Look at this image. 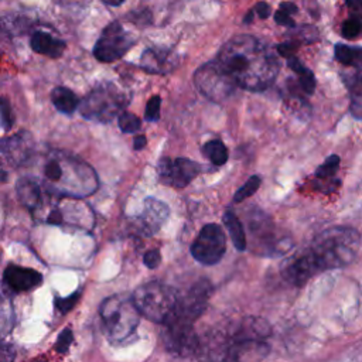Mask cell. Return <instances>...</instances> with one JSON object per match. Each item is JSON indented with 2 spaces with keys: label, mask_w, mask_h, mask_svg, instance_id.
<instances>
[{
  "label": "cell",
  "mask_w": 362,
  "mask_h": 362,
  "mask_svg": "<svg viewBox=\"0 0 362 362\" xmlns=\"http://www.w3.org/2000/svg\"><path fill=\"white\" fill-rule=\"evenodd\" d=\"M52 102L58 112L71 115L79 107V101L71 89L65 86H57L52 93Z\"/></svg>",
  "instance_id": "22"
},
{
  "label": "cell",
  "mask_w": 362,
  "mask_h": 362,
  "mask_svg": "<svg viewBox=\"0 0 362 362\" xmlns=\"http://www.w3.org/2000/svg\"><path fill=\"white\" fill-rule=\"evenodd\" d=\"M78 297H79V293H74V294L70 296V297L58 299V300H56V307H57L61 313H67L68 310H71V308L75 306Z\"/></svg>",
  "instance_id": "35"
},
{
  "label": "cell",
  "mask_w": 362,
  "mask_h": 362,
  "mask_svg": "<svg viewBox=\"0 0 362 362\" xmlns=\"http://www.w3.org/2000/svg\"><path fill=\"white\" fill-rule=\"evenodd\" d=\"M175 65V53L163 47L148 49L141 57V67L150 74H167L173 71Z\"/></svg>",
  "instance_id": "17"
},
{
  "label": "cell",
  "mask_w": 362,
  "mask_h": 362,
  "mask_svg": "<svg viewBox=\"0 0 362 362\" xmlns=\"http://www.w3.org/2000/svg\"><path fill=\"white\" fill-rule=\"evenodd\" d=\"M191 320L175 313L170 322H167L163 330V343L168 352L177 356L194 355L198 336L194 331Z\"/></svg>",
  "instance_id": "7"
},
{
  "label": "cell",
  "mask_w": 362,
  "mask_h": 362,
  "mask_svg": "<svg viewBox=\"0 0 362 362\" xmlns=\"http://www.w3.org/2000/svg\"><path fill=\"white\" fill-rule=\"evenodd\" d=\"M0 58H2V52H0Z\"/></svg>",
  "instance_id": "44"
},
{
  "label": "cell",
  "mask_w": 362,
  "mask_h": 362,
  "mask_svg": "<svg viewBox=\"0 0 362 362\" xmlns=\"http://www.w3.org/2000/svg\"><path fill=\"white\" fill-rule=\"evenodd\" d=\"M13 329V307L12 301L0 294V340L6 338Z\"/></svg>",
  "instance_id": "26"
},
{
  "label": "cell",
  "mask_w": 362,
  "mask_h": 362,
  "mask_svg": "<svg viewBox=\"0 0 362 362\" xmlns=\"http://www.w3.org/2000/svg\"><path fill=\"white\" fill-rule=\"evenodd\" d=\"M215 61L235 86L255 93L274 84L281 70L275 53L256 37L246 34L226 41Z\"/></svg>",
  "instance_id": "1"
},
{
  "label": "cell",
  "mask_w": 362,
  "mask_h": 362,
  "mask_svg": "<svg viewBox=\"0 0 362 362\" xmlns=\"http://www.w3.org/2000/svg\"><path fill=\"white\" fill-rule=\"evenodd\" d=\"M281 272L283 279L294 286H303L314 275H317V272L306 251L297 252L296 255L285 260L281 267Z\"/></svg>",
  "instance_id": "14"
},
{
  "label": "cell",
  "mask_w": 362,
  "mask_h": 362,
  "mask_svg": "<svg viewBox=\"0 0 362 362\" xmlns=\"http://www.w3.org/2000/svg\"><path fill=\"white\" fill-rule=\"evenodd\" d=\"M256 13H258V16L260 17V19H266V17H269V15H270V6L267 5V3H265V2H259L258 5H256Z\"/></svg>",
  "instance_id": "39"
},
{
  "label": "cell",
  "mask_w": 362,
  "mask_h": 362,
  "mask_svg": "<svg viewBox=\"0 0 362 362\" xmlns=\"http://www.w3.org/2000/svg\"><path fill=\"white\" fill-rule=\"evenodd\" d=\"M118 123H119V127L123 133H134L136 130H139L141 126H142L141 119L136 116L134 113H130V112H122L119 115Z\"/></svg>",
  "instance_id": "29"
},
{
  "label": "cell",
  "mask_w": 362,
  "mask_h": 362,
  "mask_svg": "<svg viewBox=\"0 0 362 362\" xmlns=\"http://www.w3.org/2000/svg\"><path fill=\"white\" fill-rule=\"evenodd\" d=\"M102 2L105 3V5H108V6H113V8H118V6H120L125 0H102Z\"/></svg>",
  "instance_id": "43"
},
{
  "label": "cell",
  "mask_w": 362,
  "mask_h": 362,
  "mask_svg": "<svg viewBox=\"0 0 362 362\" xmlns=\"http://www.w3.org/2000/svg\"><path fill=\"white\" fill-rule=\"evenodd\" d=\"M160 107H162V98L159 95H155L150 98L146 107L145 118L149 122H157L160 118Z\"/></svg>",
  "instance_id": "33"
},
{
  "label": "cell",
  "mask_w": 362,
  "mask_h": 362,
  "mask_svg": "<svg viewBox=\"0 0 362 362\" xmlns=\"http://www.w3.org/2000/svg\"><path fill=\"white\" fill-rule=\"evenodd\" d=\"M288 64L299 75L301 89L304 90L307 95H311L314 93V88H315V79H314L313 72L308 68H306L301 64V61H299L296 57L288 58Z\"/></svg>",
  "instance_id": "24"
},
{
  "label": "cell",
  "mask_w": 362,
  "mask_h": 362,
  "mask_svg": "<svg viewBox=\"0 0 362 362\" xmlns=\"http://www.w3.org/2000/svg\"><path fill=\"white\" fill-rule=\"evenodd\" d=\"M5 282L6 285L15 290V292H27L34 288H37L42 278L37 270L29 269V267H22L16 265H10L5 270Z\"/></svg>",
  "instance_id": "18"
},
{
  "label": "cell",
  "mask_w": 362,
  "mask_h": 362,
  "mask_svg": "<svg viewBox=\"0 0 362 362\" xmlns=\"http://www.w3.org/2000/svg\"><path fill=\"white\" fill-rule=\"evenodd\" d=\"M362 33V19L359 16H354L344 22L343 24V36L345 38H355Z\"/></svg>",
  "instance_id": "32"
},
{
  "label": "cell",
  "mask_w": 362,
  "mask_h": 362,
  "mask_svg": "<svg viewBox=\"0 0 362 362\" xmlns=\"http://www.w3.org/2000/svg\"><path fill=\"white\" fill-rule=\"evenodd\" d=\"M17 196L24 207L34 211L41 205V189L33 177H23L16 184Z\"/></svg>",
  "instance_id": "21"
},
{
  "label": "cell",
  "mask_w": 362,
  "mask_h": 362,
  "mask_svg": "<svg viewBox=\"0 0 362 362\" xmlns=\"http://www.w3.org/2000/svg\"><path fill=\"white\" fill-rule=\"evenodd\" d=\"M210 293H211V285L207 281L198 282L196 286L190 289L186 297L180 299L177 313L191 322H196L197 317H200L203 311L207 308Z\"/></svg>",
  "instance_id": "16"
},
{
  "label": "cell",
  "mask_w": 362,
  "mask_h": 362,
  "mask_svg": "<svg viewBox=\"0 0 362 362\" xmlns=\"http://www.w3.org/2000/svg\"><path fill=\"white\" fill-rule=\"evenodd\" d=\"M143 262H145V265L149 269H156L160 265V262H162V255H160V252L157 249H152V251L145 253Z\"/></svg>",
  "instance_id": "36"
},
{
  "label": "cell",
  "mask_w": 362,
  "mask_h": 362,
  "mask_svg": "<svg viewBox=\"0 0 362 362\" xmlns=\"http://www.w3.org/2000/svg\"><path fill=\"white\" fill-rule=\"evenodd\" d=\"M338 167H340V157L333 155L324 162V164H322L315 170V175L317 178H330L337 173Z\"/></svg>",
  "instance_id": "30"
},
{
  "label": "cell",
  "mask_w": 362,
  "mask_h": 362,
  "mask_svg": "<svg viewBox=\"0 0 362 362\" xmlns=\"http://www.w3.org/2000/svg\"><path fill=\"white\" fill-rule=\"evenodd\" d=\"M225 249V234L218 223L205 225L191 245V253L194 259L203 265L218 263L222 259Z\"/></svg>",
  "instance_id": "10"
},
{
  "label": "cell",
  "mask_w": 362,
  "mask_h": 362,
  "mask_svg": "<svg viewBox=\"0 0 362 362\" xmlns=\"http://www.w3.org/2000/svg\"><path fill=\"white\" fill-rule=\"evenodd\" d=\"M275 20L281 26H286V27H293L294 26V20L292 19V15H289L288 12H283V10L276 12Z\"/></svg>",
  "instance_id": "38"
},
{
  "label": "cell",
  "mask_w": 362,
  "mask_h": 362,
  "mask_svg": "<svg viewBox=\"0 0 362 362\" xmlns=\"http://www.w3.org/2000/svg\"><path fill=\"white\" fill-rule=\"evenodd\" d=\"M200 362H235L234 341L228 331L212 330L198 338L194 352Z\"/></svg>",
  "instance_id": "11"
},
{
  "label": "cell",
  "mask_w": 362,
  "mask_h": 362,
  "mask_svg": "<svg viewBox=\"0 0 362 362\" xmlns=\"http://www.w3.org/2000/svg\"><path fill=\"white\" fill-rule=\"evenodd\" d=\"M260 177L259 175H252L246 183L235 193V196H234V201L235 203H241V201H244V200H246V198H249L251 196H253L256 191H258V189L260 187Z\"/></svg>",
  "instance_id": "28"
},
{
  "label": "cell",
  "mask_w": 362,
  "mask_h": 362,
  "mask_svg": "<svg viewBox=\"0 0 362 362\" xmlns=\"http://www.w3.org/2000/svg\"><path fill=\"white\" fill-rule=\"evenodd\" d=\"M72 340H74L72 331L70 329H64L61 331V334L58 336V340H57V345H56L57 351L60 354H65L70 349V347L72 344Z\"/></svg>",
  "instance_id": "34"
},
{
  "label": "cell",
  "mask_w": 362,
  "mask_h": 362,
  "mask_svg": "<svg viewBox=\"0 0 362 362\" xmlns=\"http://www.w3.org/2000/svg\"><path fill=\"white\" fill-rule=\"evenodd\" d=\"M16 358L15 347L10 344H0V362H13Z\"/></svg>",
  "instance_id": "37"
},
{
  "label": "cell",
  "mask_w": 362,
  "mask_h": 362,
  "mask_svg": "<svg viewBox=\"0 0 362 362\" xmlns=\"http://www.w3.org/2000/svg\"><path fill=\"white\" fill-rule=\"evenodd\" d=\"M205 157L215 166H222L228 160V150L221 141L207 142L203 148Z\"/></svg>",
  "instance_id": "27"
},
{
  "label": "cell",
  "mask_w": 362,
  "mask_h": 362,
  "mask_svg": "<svg viewBox=\"0 0 362 362\" xmlns=\"http://www.w3.org/2000/svg\"><path fill=\"white\" fill-rule=\"evenodd\" d=\"M15 125V116L10 102L5 98H0V126L5 130H10Z\"/></svg>",
  "instance_id": "31"
},
{
  "label": "cell",
  "mask_w": 362,
  "mask_h": 362,
  "mask_svg": "<svg viewBox=\"0 0 362 362\" xmlns=\"http://www.w3.org/2000/svg\"><path fill=\"white\" fill-rule=\"evenodd\" d=\"M100 314L104 331L112 341L127 340L141 322V313L133 299L125 294H113L105 299L100 307Z\"/></svg>",
  "instance_id": "4"
},
{
  "label": "cell",
  "mask_w": 362,
  "mask_h": 362,
  "mask_svg": "<svg viewBox=\"0 0 362 362\" xmlns=\"http://www.w3.org/2000/svg\"><path fill=\"white\" fill-rule=\"evenodd\" d=\"M347 6L358 13H362V0H345Z\"/></svg>",
  "instance_id": "41"
},
{
  "label": "cell",
  "mask_w": 362,
  "mask_h": 362,
  "mask_svg": "<svg viewBox=\"0 0 362 362\" xmlns=\"http://www.w3.org/2000/svg\"><path fill=\"white\" fill-rule=\"evenodd\" d=\"M223 223H225L226 230H228V233L233 238L235 248L238 251H245L246 238H245L244 226H242V222L239 221V218L233 211H226L225 215H223Z\"/></svg>",
  "instance_id": "23"
},
{
  "label": "cell",
  "mask_w": 362,
  "mask_h": 362,
  "mask_svg": "<svg viewBox=\"0 0 362 362\" xmlns=\"http://www.w3.org/2000/svg\"><path fill=\"white\" fill-rule=\"evenodd\" d=\"M281 10H283V12H288L289 15H293V13H296V12H297V8H296L293 3L285 2V3H282V5H281Z\"/></svg>",
  "instance_id": "42"
},
{
  "label": "cell",
  "mask_w": 362,
  "mask_h": 362,
  "mask_svg": "<svg viewBox=\"0 0 362 362\" xmlns=\"http://www.w3.org/2000/svg\"><path fill=\"white\" fill-rule=\"evenodd\" d=\"M133 45L134 38L125 31L119 22H112L101 33L94 47V56L101 63H113L122 58Z\"/></svg>",
  "instance_id": "8"
},
{
  "label": "cell",
  "mask_w": 362,
  "mask_h": 362,
  "mask_svg": "<svg viewBox=\"0 0 362 362\" xmlns=\"http://www.w3.org/2000/svg\"><path fill=\"white\" fill-rule=\"evenodd\" d=\"M126 104L125 94L113 84H101L90 90L78 108L85 119L107 123L120 115Z\"/></svg>",
  "instance_id": "6"
},
{
  "label": "cell",
  "mask_w": 362,
  "mask_h": 362,
  "mask_svg": "<svg viewBox=\"0 0 362 362\" xmlns=\"http://www.w3.org/2000/svg\"><path fill=\"white\" fill-rule=\"evenodd\" d=\"M201 166L189 159H162L159 163V177L162 183L183 189L200 174Z\"/></svg>",
  "instance_id": "12"
},
{
  "label": "cell",
  "mask_w": 362,
  "mask_h": 362,
  "mask_svg": "<svg viewBox=\"0 0 362 362\" xmlns=\"http://www.w3.org/2000/svg\"><path fill=\"white\" fill-rule=\"evenodd\" d=\"M361 237L348 226H334L317 235L304 249L317 274L349 265L359 249Z\"/></svg>",
  "instance_id": "3"
},
{
  "label": "cell",
  "mask_w": 362,
  "mask_h": 362,
  "mask_svg": "<svg viewBox=\"0 0 362 362\" xmlns=\"http://www.w3.org/2000/svg\"><path fill=\"white\" fill-rule=\"evenodd\" d=\"M196 85L211 101L221 102L228 98L235 89V84L226 75L217 61H210L196 72Z\"/></svg>",
  "instance_id": "9"
},
{
  "label": "cell",
  "mask_w": 362,
  "mask_h": 362,
  "mask_svg": "<svg viewBox=\"0 0 362 362\" xmlns=\"http://www.w3.org/2000/svg\"><path fill=\"white\" fill-rule=\"evenodd\" d=\"M30 45L34 53L50 58H60L67 49L65 41L56 38L45 31H34L30 40Z\"/></svg>",
  "instance_id": "19"
},
{
  "label": "cell",
  "mask_w": 362,
  "mask_h": 362,
  "mask_svg": "<svg viewBox=\"0 0 362 362\" xmlns=\"http://www.w3.org/2000/svg\"><path fill=\"white\" fill-rule=\"evenodd\" d=\"M336 58L349 67H361L362 65V47H351L345 44L336 45Z\"/></svg>",
  "instance_id": "25"
},
{
  "label": "cell",
  "mask_w": 362,
  "mask_h": 362,
  "mask_svg": "<svg viewBox=\"0 0 362 362\" xmlns=\"http://www.w3.org/2000/svg\"><path fill=\"white\" fill-rule=\"evenodd\" d=\"M146 145H148V139H146V136H143V134L136 136V138H134V145H133L134 150H142V149H143Z\"/></svg>",
  "instance_id": "40"
},
{
  "label": "cell",
  "mask_w": 362,
  "mask_h": 362,
  "mask_svg": "<svg viewBox=\"0 0 362 362\" xmlns=\"http://www.w3.org/2000/svg\"><path fill=\"white\" fill-rule=\"evenodd\" d=\"M133 303L150 322L166 324L175 315L180 297L170 286L159 282H150L134 290Z\"/></svg>",
  "instance_id": "5"
},
{
  "label": "cell",
  "mask_w": 362,
  "mask_h": 362,
  "mask_svg": "<svg viewBox=\"0 0 362 362\" xmlns=\"http://www.w3.org/2000/svg\"><path fill=\"white\" fill-rule=\"evenodd\" d=\"M42 184L50 194L84 198L98 189V177L93 167L64 153H54L42 164Z\"/></svg>",
  "instance_id": "2"
},
{
  "label": "cell",
  "mask_w": 362,
  "mask_h": 362,
  "mask_svg": "<svg viewBox=\"0 0 362 362\" xmlns=\"http://www.w3.org/2000/svg\"><path fill=\"white\" fill-rule=\"evenodd\" d=\"M343 79L351 97V115L358 120H362V70L356 68L352 71H347L344 72Z\"/></svg>",
  "instance_id": "20"
},
{
  "label": "cell",
  "mask_w": 362,
  "mask_h": 362,
  "mask_svg": "<svg viewBox=\"0 0 362 362\" xmlns=\"http://www.w3.org/2000/svg\"><path fill=\"white\" fill-rule=\"evenodd\" d=\"M34 142L31 134L22 130L0 141V162H6L12 167H19L29 162L33 155Z\"/></svg>",
  "instance_id": "13"
},
{
  "label": "cell",
  "mask_w": 362,
  "mask_h": 362,
  "mask_svg": "<svg viewBox=\"0 0 362 362\" xmlns=\"http://www.w3.org/2000/svg\"><path fill=\"white\" fill-rule=\"evenodd\" d=\"M168 217V207L156 200V198H146L145 207L142 214L136 219V226H138V231L143 235H155L160 228L162 225L166 222Z\"/></svg>",
  "instance_id": "15"
}]
</instances>
